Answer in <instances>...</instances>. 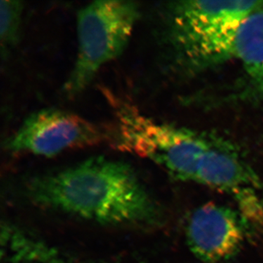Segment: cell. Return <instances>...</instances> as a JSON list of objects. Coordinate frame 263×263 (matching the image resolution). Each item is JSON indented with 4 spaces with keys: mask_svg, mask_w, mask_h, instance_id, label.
I'll return each instance as SVG.
<instances>
[{
    "mask_svg": "<svg viewBox=\"0 0 263 263\" xmlns=\"http://www.w3.org/2000/svg\"><path fill=\"white\" fill-rule=\"evenodd\" d=\"M23 10V3L21 1L2 0L0 3V41L3 53L18 42Z\"/></svg>",
    "mask_w": 263,
    "mask_h": 263,
    "instance_id": "9c48e42d",
    "label": "cell"
},
{
    "mask_svg": "<svg viewBox=\"0 0 263 263\" xmlns=\"http://www.w3.org/2000/svg\"><path fill=\"white\" fill-rule=\"evenodd\" d=\"M234 57L263 89V2L260 1L240 26Z\"/></svg>",
    "mask_w": 263,
    "mask_h": 263,
    "instance_id": "ba28073f",
    "label": "cell"
},
{
    "mask_svg": "<svg viewBox=\"0 0 263 263\" xmlns=\"http://www.w3.org/2000/svg\"><path fill=\"white\" fill-rule=\"evenodd\" d=\"M139 15L136 3L126 0H99L78 12L79 47L66 94H80L104 65L122 54Z\"/></svg>",
    "mask_w": 263,
    "mask_h": 263,
    "instance_id": "277c9868",
    "label": "cell"
},
{
    "mask_svg": "<svg viewBox=\"0 0 263 263\" xmlns=\"http://www.w3.org/2000/svg\"><path fill=\"white\" fill-rule=\"evenodd\" d=\"M195 182L229 195L251 226L263 228V180L233 148L214 141L200 161Z\"/></svg>",
    "mask_w": 263,
    "mask_h": 263,
    "instance_id": "8992f818",
    "label": "cell"
},
{
    "mask_svg": "<svg viewBox=\"0 0 263 263\" xmlns=\"http://www.w3.org/2000/svg\"><path fill=\"white\" fill-rule=\"evenodd\" d=\"M260 1H185L174 7L171 39L178 53L197 67L234 57L242 23Z\"/></svg>",
    "mask_w": 263,
    "mask_h": 263,
    "instance_id": "3957f363",
    "label": "cell"
},
{
    "mask_svg": "<svg viewBox=\"0 0 263 263\" xmlns=\"http://www.w3.org/2000/svg\"><path fill=\"white\" fill-rule=\"evenodd\" d=\"M251 228L238 209L211 202L190 214L185 235L197 259L204 263H222L239 253Z\"/></svg>",
    "mask_w": 263,
    "mask_h": 263,
    "instance_id": "52a82bcc",
    "label": "cell"
},
{
    "mask_svg": "<svg viewBox=\"0 0 263 263\" xmlns=\"http://www.w3.org/2000/svg\"><path fill=\"white\" fill-rule=\"evenodd\" d=\"M117 118L119 148L153 161L174 179L195 182L202 156L214 141L195 132L156 122L108 93Z\"/></svg>",
    "mask_w": 263,
    "mask_h": 263,
    "instance_id": "7a4b0ae2",
    "label": "cell"
},
{
    "mask_svg": "<svg viewBox=\"0 0 263 263\" xmlns=\"http://www.w3.org/2000/svg\"><path fill=\"white\" fill-rule=\"evenodd\" d=\"M106 132L84 118L57 108L29 116L5 141L12 153L53 157L73 147L87 146L105 139Z\"/></svg>",
    "mask_w": 263,
    "mask_h": 263,
    "instance_id": "5b68a950",
    "label": "cell"
},
{
    "mask_svg": "<svg viewBox=\"0 0 263 263\" xmlns=\"http://www.w3.org/2000/svg\"><path fill=\"white\" fill-rule=\"evenodd\" d=\"M38 205L109 226H152L160 214L129 164L97 157L29 182Z\"/></svg>",
    "mask_w": 263,
    "mask_h": 263,
    "instance_id": "6da1fadb",
    "label": "cell"
}]
</instances>
